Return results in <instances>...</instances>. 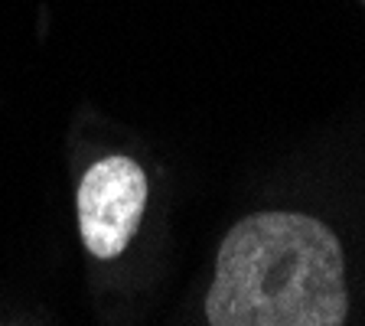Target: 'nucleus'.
Returning a JSON list of instances; mask_svg holds the SVG:
<instances>
[{
	"label": "nucleus",
	"instance_id": "1",
	"mask_svg": "<svg viewBox=\"0 0 365 326\" xmlns=\"http://www.w3.org/2000/svg\"><path fill=\"white\" fill-rule=\"evenodd\" d=\"M212 326H342V248L323 222L261 213L238 222L219 248L205 300Z\"/></svg>",
	"mask_w": 365,
	"mask_h": 326
},
{
	"label": "nucleus",
	"instance_id": "2",
	"mask_svg": "<svg viewBox=\"0 0 365 326\" xmlns=\"http://www.w3.org/2000/svg\"><path fill=\"white\" fill-rule=\"evenodd\" d=\"M147 203L144 170L128 157L98 160L78 186V225L95 258H118L134 238Z\"/></svg>",
	"mask_w": 365,
	"mask_h": 326
}]
</instances>
